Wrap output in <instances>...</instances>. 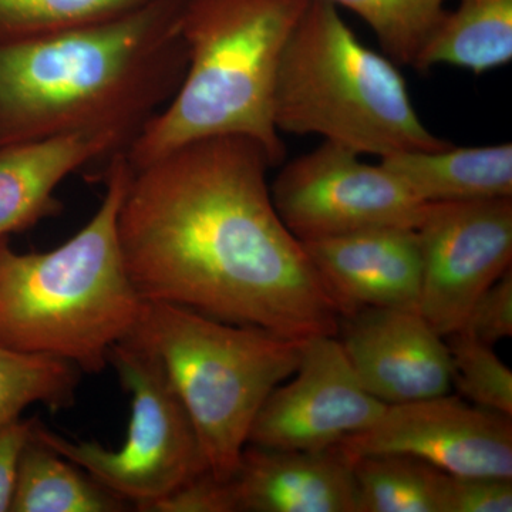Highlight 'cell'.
<instances>
[{
    "label": "cell",
    "mask_w": 512,
    "mask_h": 512,
    "mask_svg": "<svg viewBox=\"0 0 512 512\" xmlns=\"http://www.w3.org/2000/svg\"><path fill=\"white\" fill-rule=\"evenodd\" d=\"M512 478L451 476L444 512H511Z\"/></svg>",
    "instance_id": "cell-26"
},
{
    "label": "cell",
    "mask_w": 512,
    "mask_h": 512,
    "mask_svg": "<svg viewBox=\"0 0 512 512\" xmlns=\"http://www.w3.org/2000/svg\"><path fill=\"white\" fill-rule=\"evenodd\" d=\"M32 420L18 419L0 429V512H10L20 457L32 436Z\"/></svg>",
    "instance_id": "cell-27"
},
{
    "label": "cell",
    "mask_w": 512,
    "mask_h": 512,
    "mask_svg": "<svg viewBox=\"0 0 512 512\" xmlns=\"http://www.w3.org/2000/svg\"><path fill=\"white\" fill-rule=\"evenodd\" d=\"M309 0H183L188 52L183 82L124 156L131 168L202 138L258 141L272 164L285 158L274 94L286 42Z\"/></svg>",
    "instance_id": "cell-4"
},
{
    "label": "cell",
    "mask_w": 512,
    "mask_h": 512,
    "mask_svg": "<svg viewBox=\"0 0 512 512\" xmlns=\"http://www.w3.org/2000/svg\"><path fill=\"white\" fill-rule=\"evenodd\" d=\"M128 338L160 362L220 480L237 473L259 410L295 373L306 342L144 299Z\"/></svg>",
    "instance_id": "cell-6"
},
{
    "label": "cell",
    "mask_w": 512,
    "mask_h": 512,
    "mask_svg": "<svg viewBox=\"0 0 512 512\" xmlns=\"http://www.w3.org/2000/svg\"><path fill=\"white\" fill-rule=\"evenodd\" d=\"M156 0H0V46L116 18Z\"/></svg>",
    "instance_id": "cell-22"
},
{
    "label": "cell",
    "mask_w": 512,
    "mask_h": 512,
    "mask_svg": "<svg viewBox=\"0 0 512 512\" xmlns=\"http://www.w3.org/2000/svg\"><path fill=\"white\" fill-rule=\"evenodd\" d=\"M258 141L202 138L131 168L117 235L144 301L282 338L338 336L342 311L279 218Z\"/></svg>",
    "instance_id": "cell-1"
},
{
    "label": "cell",
    "mask_w": 512,
    "mask_h": 512,
    "mask_svg": "<svg viewBox=\"0 0 512 512\" xmlns=\"http://www.w3.org/2000/svg\"><path fill=\"white\" fill-rule=\"evenodd\" d=\"M128 143L111 133L66 134L0 147V238L35 227L59 214L56 190L69 175L126 153Z\"/></svg>",
    "instance_id": "cell-15"
},
{
    "label": "cell",
    "mask_w": 512,
    "mask_h": 512,
    "mask_svg": "<svg viewBox=\"0 0 512 512\" xmlns=\"http://www.w3.org/2000/svg\"><path fill=\"white\" fill-rule=\"evenodd\" d=\"M80 370L45 355H29L0 346V429L20 419L33 404L50 410L73 406Z\"/></svg>",
    "instance_id": "cell-20"
},
{
    "label": "cell",
    "mask_w": 512,
    "mask_h": 512,
    "mask_svg": "<svg viewBox=\"0 0 512 512\" xmlns=\"http://www.w3.org/2000/svg\"><path fill=\"white\" fill-rule=\"evenodd\" d=\"M512 60V0H458L414 64L417 72L461 67L484 74Z\"/></svg>",
    "instance_id": "cell-17"
},
{
    "label": "cell",
    "mask_w": 512,
    "mask_h": 512,
    "mask_svg": "<svg viewBox=\"0 0 512 512\" xmlns=\"http://www.w3.org/2000/svg\"><path fill=\"white\" fill-rule=\"evenodd\" d=\"M340 444L356 457L406 454L451 476L512 478L511 417L448 394L390 404L370 429Z\"/></svg>",
    "instance_id": "cell-11"
},
{
    "label": "cell",
    "mask_w": 512,
    "mask_h": 512,
    "mask_svg": "<svg viewBox=\"0 0 512 512\" xmlns=\"http://www.w3.org/2000/svg\"><path fill=\"white\" fill-rule=\"evenodd\" d=\"M271 197L301 242L372 228H417L427 208L382 163L367 164L362 154L332 141L285 164Z\"/></svg>",
    "instance_id": "cell-8"
},
{
    "label": "cell",
    "mask_w": 512,
    "mask_h": 512,
    "mask_svg": "<svg viewBox=\"0 0 512 512\" xmlns=\"http://www.w3.org/2000/svg\"><path fill=\"white\" fill-rule=\"evenodd\" d=\"M291 377L265 400L248 444L323 450L370 429L389 406L360 383L338 336L306 340Z\"/></svg>",
    "instance_id": "cell-10"
},
{
    "label": "cell",
    "mask_w": 512,
    "mask_h": 512,
    "mask_svg": "<svg viewBox=\"0 0 512 512\" xmlns=\"http://www.w3.org/2000/svg\"><path fill=\"white\" fill-rule=\"evenodd\" d=\"M274 121L279 133L316 134L362 156L451 144L424 126L397 64L363 45L329 0H309L286 42Z\"/></svg>",
    "instance_id": "cell-5"
},
{
    "label": "cell",
    "mask_w": 512,
    "mask_h": 512,
    "mask_svg": "<svg viewBox=\"0 0 512 512\" xmlns=\"http://www.w3.org/2000/svg\"><path fill=\"white\" fill-rule=\"evenodd\" d=\"M302 245L343 318L369 308L419 311L423 256L416 228L365 229Z\"/></svg>",
    "instance_id": "cell-13"
},
{
    "label": "cell",
    "mask_w": 512,
    "mask_h": 512,
    "mask_svg": "<svg viewBox=\"0 0 512 512\" xmlns=\"http://www.w3.org/2000/svg\"><path fill=\"white\" fill-rule=\"evenodd\" d=\"M128 175L126 156L111 158L96 214L55 249L22 254L0 238V346L56 357L82 373L109 366L111 349L131 335L143 303L117 235Z\"/></svg>",
    "instance_id": "cell-3"
},
{
    "label": "cell",
    "mask_w": 512,
    "mask_h": 512,
    "mask_svg": "<svg viewBox=\"0 0 512 512\" xmlns=\"http://www.w3.org/2000/svg\"><path fill=\"white\" fill-rule=\"evenodd\" d=\"M458 332L494 346L512 336V269L480 296Z\"/></svg>",
    "instance_id": "cell-25"
},
{
    "label": "cell",
    "mask_w": 512,
    "mask_h": 512,
    "mask_svg": "<svg viewBox=\"0 0 512 512\" xmlns=\"http://www.w3.org/2000/svg\"><path fill=\"white\" fill-rule=\"evenodd\" d=\"M147 512H239V507L232 478L220 480L204 471L151 505Z\"/></svg>",
    "instance_id": "cell-24"
},
{
    "label": "cell",
    "mask_w": 512,
    "mask_h": 512,
    "mask_svg": "<svg viewBox=\"0 0 512 512\" xmlns=\"http://www.w3.org/2000/svg\"><path fill=\"white\" fill-rule=\"evenodd\" d=\"M109 366L131 397L130 423L120 447L67 440L37 420L33 436L121 500L147 512L208 471L207 463L190 417L154 355L127 338L111 349Z\"/></svg>",
    "instance_id": "cell-7"
},
{
    "label": "cell",
    "mask_w": 512,
    "mask_h": 512,
    "mask_svg": "<svg viewBox=\"0 0 512 512\" xmlns=\"http://www.w3.org/2000/svg\"><path fill=\"white\" fill-rule=\"evenodd\" d=\"M128 503L32 436L20 457L10 512H123Z\"/></svg>",
    "instance_id": "cell-18"
},
{
    "label": "cell",
    "mask_w": 512,
    "mask_h": 512,
    "mask_svg": "<svg viewBox=\"0 0 512 512\" xmlns=\"http://www.w3.org/2000/svg\"><path fill=\"white\" fill-rule=\"evenodd\" d=\"M183 0L0 46V147L111 133L128 147L183 82ZM128 150V148H127Z\"/></svg>",
    "instance_id": "cell-2"
},
{
    "label": "cell",
    "mask_w": 512,
    "mask_h": 512,
    "mask_svg": "<svg viewBox=\"0 0 512 512\" xmlns=\"http://www.w3.org/2000/svg\"><path fill=\"white\" fill-rule=\"evenodd\" d=\"M448 478L406 454L357 456V512H444Z\"/></svg>",
    "instance_id": "cell-19"
},
{
    "label": "cell",
    "mask_w": 512,
    "mask_h": 512,
    "mask_svg": "<svg viewBox=\"0 0 512 512\" xmlns=\"http://www.w3.org/2000/svg\"><path fill=\"white\" fill-rule=\"evenodd\" d=\"M426 204L512 197V144L407 151L380 158Z\"/></svg>",
    "instance_id": "cell-16"
},
{
    "label": "cell",
    "mask_w": 512,
    "mask_h": 512,
    "mask_svg": "<svg viewBox=\"0 0 512 512\" xmlns=\"http://www.w3.org/2000/svg\"><path fill=\"white\" fill-rule=\"evenodd\" d=\"M349 9L373 30L383 55L414 67L446 15V0H329Z\"/></svg>",
    "instance_id": "cell-21"
},
{
    "label": "cell",
    "mask_w": 512,
    "mask_h": 512,
    "mask_svg": "<svg viewBox=\"0 0 512 512\" xmlns=\"http://www.w3.org/2000/svg\"><path fill=\"white\" fill-rule=\"evenodd\" d=\"M416 231L423 256L419 312L447 338L511 269L512 197L427 204Z\"/></svg>",
    "instance_id": "cell-9"
},
{
    "label": "cell",
    "mask_w": 512,
    "mask_h": 512,
    "mask_svg": "<svg viewBox=\"0 0 512 512\" xmlns=\"http://www.w3.org/2000/svg\"><path fill=\"white\" fill-rule=\"evenodd\" d=\"M453 384L461 396L491 412L512 416V372L493 346L464 332L447 336Z\"/></svg>",
    "instance_id": "cell-23"
},
{
    "label": "cell",
    "mask_w": 512,
    "mask_h": 512,
    "mask_svg": "<svg viewBox=\"0 0 512 512\" xmlns=\"http://www.w3.org/2000/svg\"><path fill=\"white\" fill-rule=\"evenodd\" d=\"M356 458L340 443L315 451L247 444L232 477L239 512H357Z\"/></svg>",
    "instance_id": "cell-14"
},
{
    "label": "cell",
    "mask_w": 512,
    "mask_h": 512,
    "mask_svg": "<svg viewBox=\"0 0 512 512\" xmlns=\"http://www.w3.org/2000/svg\"><path fill=\"white\" fill-rule=\"evenodd\" d=\"M338 335L360 383L389 406L444 396L453 386L446 339L419 311L360 309L340 320Z\"/></svg>",
    "instance_id": "cell-12"
}]
</instances>
